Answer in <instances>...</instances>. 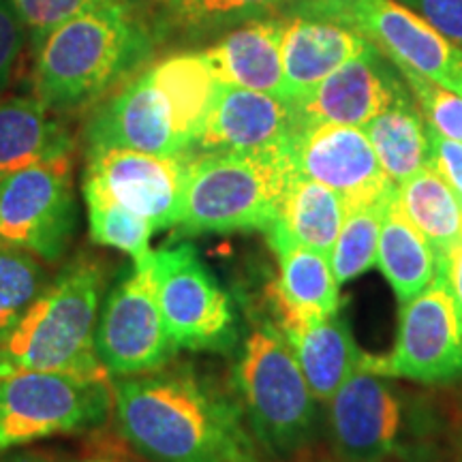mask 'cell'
I'll use <instances>...</instances> for the list:
<instances>
[{"mask_svg":"<svg viewBox=\"0 0 462 462\" xmlns=\"http://www.w3.org/2000/svg\"><path fill=\"white\" fill-rule=\"evenodd\" d=\"M236 390L248 432L265 454L289 458L313 443L317 401L279 326L262 323L248 334Z\"/></svg>","mask_w":462,"mask_h":462,"instance_id":"obj_5","label":"cell"},{"mask_svg":"<svg viewBox=\"0 0 462 462\" xmlns=\"http://www.w3.org/2000/svg\"><path fill=\"white\" fill-rule=\"evenodd\" d=\"M407 90L392 73L377 48L328 75L323 82L293 101L300 129L309 125L366 126Z\"/></svg>","mask_w":462,"mask_h":462,"instance_id":"obj_17","label":"cell"},{"mask_svg":"<svg viewBox=\"0 0 462 462\" xmlns=\"http://www.w3.org/2000/svg\"><path fill=\"white\" fill-rule=\"evenodd\" d=\"M120 437L152 462H257L240 401L198 368L161 366L112 388Z\"/></svg>","mask_w":462,"mask_h":462,"instance_id":"obj_1","label":"cell"},{"mask_svg":"<svg viewBox=\"0 0 462 462\" xmlns=\"http://www.w3.org/2000/svg\"><path fill=\"white\" fill-rule=\"evenodd\" d=\"M346 217L343 198L326 184L293 176L282 195L279 217L265 229L268 238H285L330 255Z\"/></svg>","mask_w":462,"mask_h":462,"instance_id":"obj_23","label":"cell"},{"mask_svg":"<svg viewBox=\"0 0 462 462\" xmlns=\"http://www.w3.org/2000/svg\"><path fill=\"white\" fill-rule=\"evenodd\" d=\"M103 285L99 259L79 255L67 263L0 345V377L20 371L109 377L95 354Z\"/></svg>","mask_w":462,"mask_h":462,"instance_id":"obj_3","label":"cell"},{"mask_svg":"<svg viewBox=\"0 0 462 462\" xmlns=\"http://www.w3.org/2000/svg\"><path fill=\"white\" fill-rule=\"evenodd\" d=\"M17 17L39 48L48 34L73 17L120 5L118 0H11Z\"/></svg>","mask_w":462,"mask_h":462,"instance_id":"obj_33","label":"cell"},{"mask_svg":"<svg viewBox=\"0 0 462 462\" xmlns=\"http://www.w3.org/2000/svg\"><path fill=\"white\" fill-rule=\"evenodd\" d=\"M45 285L48 273L37 257L17 248L0 246V345Z\"/></svg>","mask_w":462,"mask_h":462,"instance_id":"obj_31","label":"cell"},{"mask_svg":"<svg viewBox=\"0 0 462 462\" xmlns=\"http://www.w3.org/2000/svg\"><path fill=\"white\" fill-rule=\"evenodd\" d=\"M293 176L291 150L204 152L187 159L176 227L182 234L265 231L279 217Z\"/></svg>","mask_w":462,"mask_h":462,"instance_id":"obj_4","label":"cell"},{"mask_svg":"<svg viewBox=\"0 0 462 462\" xmlns=\"http://www.w3.org/2000/svg\"><path fill=\"white\" fill-rule=\"evenodd\" d=\"M392 199H394V195L373 206L346 212L345 223L330 253L332 273L338 285L357 279L377 263L381 227H383L385 212H388Z\"/></svg>","mask_w":462,"mask_h":462,"instance_id":"obj_30","label":"cell"},{"mask_svg":"<svg viewBox=\"0 0 462 462\" xmlns=\"http://www.w3.org/2000/svg\"><path fill=\"white\" fill-rule=\"evenodd\" d=\"M150 51V32L125 5L78 15L37 48L34 97L51 112L79 109L129 78Z\"/></svg>","mask_w":462,"mask_h":462,"instance_id":"obj_2","label":"cell"},{"mask_svg":"<svg viewBox=\"0 0 462 462\" xmlns=\"http://www.w3.org/2000/svg\"><path fill=\"white\" fill-rule=\"evenodd\" d=\"M430 140V165L449 182L462 199V142L443 137L429 125Z\"/></svg>","mask_w":462,"mask_h":462,"instance_id":"obj_36","label":"cell"},{"mask_svg":"<svg viewBox=\"0 0 462 462\" xmlns=\"http://www.w3.org/2000/svg\"><path fill=\"white\" fill-rule=\"evenodd\" d=\"M114 407L107 377L20 371L0 377V452L99 429Z\"/></svg>","mask_w":462,"mask_h":462,"instance_id":"obj_6","label":"cell"},{"mask_svg":"<svg viewBox=\"0 0 462 462\" xmlns=\"http://www.w3.org/2000/svg\"><path fill=\"white\" fill-rule=\"evenodd\" d=\"M118 3H120V5H125V7H131V5H133V3H137V0H118Z\"/></svg>","mask_w":462,"mask_h":462,"instance_id":"obj_40","label":"cell"},{"mask_svg":"<svg viewBox=\"0 0 462 462\" xmlns=\"http://www.w3.org/2000/svg\"><path fill=\"white\" fill-rule=\"evenodd\" d=\"M362 129L373 143L385 176L396 187L430 165L429 125L407 90Z\"/></svg>","mask_w":462,"mask_h":462,"instance_id":"obj_24","label":"cell"},{"mask_svg":"<svg viewBox=\"0 0 462 462\" xmlns=\"http://www.w3.org/2000/svg\"><path fill=\"white\" fill-rule=\"evenodd\" d=\"M296 0H154L161 31L206 34L227 26H240Z\"/></svg>","mask_w":462,"mask_h":462,"instance_id":"obj_28","label":"cell"},{"mask_svg":"<svg viewBox=\"0 0 462 462\" xmlns=\"http://www.w3.org/2000/svg\"><path fill=\"white\" fill-rule=\"evenodd\" d=\"M146 71L170 99L178 131L189 148H193L218 86L206 56L189 51L173 54L154 62Z\"/></svg>","mask_w":462,"mask_h":462,"instance_id":"obj_27","label":"cell"},{"mask_svg":"<svg viewBox=\"0 0 462 462\" xmlns=\"http://www.w3.org/2000/svg\"><path fill=\"white\" fill-rule=\"evenodd\" d=\"M84 199L88 208V231L92 242L99 246H109L123 251L133 259V263H146L150 251V236L154 234L152 225L146 218L131 212L118 204L106 189L84 178Z\"/></svg>","mask_w":462,"mask_h":462,"instance_id":"obj_29","label":"cell"},{"mask_svg":"<svg viewBox=\"0 0 462 462\" xmlns=\"http://www.w3.org/2000/svg\"><path fill=\"white\" fill-rule=\"evenodd\" d=\"M291 165L296 176L337 190L346 212L390 199L396 193V184L385 176L360 126H302L291 143Z\"/></svg>","mask_w":462,"mask_h":462,"instance_id":"obj_12","label":"cell"},{"mask_svg":"<svg viewBox=\"0 0 462 462\" xmlns=\"http://www.w3.org/2000/svg\"><path fill=\"white\" fill-rule=\"evenodd\" d=\"M429 22L437 32L462 45V0H396Z\"/></svg>","mask_w":462,"mask_h":462,"instance_id":"obj_35","label":"cell"},{"mask_svg":"<svg viewBox=\"0 0 462 462\" xmlns=\"http://www.w3.org/2000/svg\"><path fill=\"white\" fill-rule=\"evenodd\" d=\"M26 28L11 0H0V90L7 88L20 65L26 43Z\"/></svg>","mask_w":462,"mask_h":462,"instance_id":"obj_34","label":"cell"},{"mask_svg":"<svg viewBox=\"0 0 462 462\" xmlns=\"http://www.w3.org/2000/svg\"><path fill=\"white\" fill-rule=\"evenodd\" d=\"M152 274L165 330L176 349L229 351L238 340L227 291L193 245L152 251Z\"/></svg>","mask_w":462,"mask_h":462,"instance_id":"obj_9","label":"cell"},{"mask_svg":"<svg viewBox=\"0 0 462 462\" xmlns=\"http://www.w3.org/2000/svg\"><path fill=\"white\" fill-rule=\"evenodd\" d=\"M176 351L159 309L150 255L146 263L133 265L106 298L97 321L95 354L107 374L131 377L165 366Z\"/></svg>","mask_w":462,"mask_h":462,"instance_id":"obj_10","label":"cell"},{"mask_svg":"<svg viewBox=\"0 0 462 462\" xmlns=\"http://www.w3.org/2000/svg\"><path fill=\"white\" fill-rule=\"evenodd\" d=\"M398 208L437 253V263L460 242L462 199L432 165L396 187Z\"/></svg>","mask_w":462,"mask_h":462,"instance_id":"obj_25","label":"cell"},{"mask_svg":"<svg viewBox=\"0 0 462 462\" xmlns=\"http://www.w3.org/2000/svg\"><path fill=\"white\" fill-rule=\"evenodd\" d=\"M0 462H58V460L50 458V456H42V454H17V456H11V458H5Z\"/></svg>","mask_w":462,"mask_h":462,"instance_id":"obj_38","label":"cell"},{"mask_svg":"<svg viewBox=\"0 0 462 462\" xmlns=\"http://www.w3.org/2000/svg\"><path fill=\"white\" fill-rule=\"evenodd\" d=\"M71 150L69 126L39 97L0 95V178Z\"/></svg>","mask_w":462,"mask_h":462,"instance_id":"obj_21","label":"cell"},{"mask_svg":"<svg viewBox=\"0 0 462 462\" xmlns=\"http://www.w3.org/2000/svg\"><path fill=\"white\" fill-rule=\"evenodd\" d=\"M293 15L332 22L371 42L398 69L462 95V48L396 0H296Z\"/></svg>","mask_w":462,"mask_h":462,"instance_id":"obj_7","label":"cell"},{"mask_svg":"<svg viewBox=\"0 0 462 462\" xmlns=\"http://www.w3.org/2000/svg\"><path fill=\"white\" fill-rule=\"evenodd\" d=\"M437 274L446 281L449 296H452L456 319H458L462 337V240L437 263Z\"/></svg>","mask_w":462,"mask_h":462,"instance_id":"obj_37","label":"cell"},{"mask_svg":"<svg viewBox=\"0 0 462 462\" xmlns=\"http://www.w3.org/2000/svg\"><path fill=\"white\" fill-rule=\"evenodd\" d=\"M86 142L88 150L126 148L159 157H182L190 150L178 131L170 99L148 71L126 79L97 109L86 129Z\"/></svg>","mask_w":462,"mask_h":462,"instance_id":"obj_15","label":"cell"},{"mask_svg":"<svg viewBox=\"0 0 462 462\" xmlns=\"http://www.w3.org/2000/svg\"><path fill=\"white\" fill-rule=\"evenodd\" d=\"M75 227L71 157L43 161L0 178V246L56 263L65 257Z\"/></svg>","mask_w":462,"mask_h":462,"instance_id":"obj_8","label":"cell"},{"mask_svg":"<svg viewBox=\"0 0 462 462\" xmlns=\"http://www.w3.org/2000/svg\"><path fill=\"white\" fill-rule=\"evenodd\" d=\"M398 71L411 86L421 114L429 120L432 129L441 133L448 140L462 142V95L443 88V86L432 82L426 75L413 71V69L401 67Z\"/></svg>","mask_w":462,"mask_h":462,"instance_id":"obj_32","label":"cell"},{"mask_svg":"<svg viewBox=\"0 0 462 462\" xmlns=\"http://www.w3.org/2000/svg\"><path fill=\"white\" fill-rule=\"evenodd\" d=\"M187 159V154L159 157L126 148L88 150L84 178L99 184L118 204L159 231L178 223Z\"/></svg>","mask_w":462,"mask_h":462,"instance_id":"obj_14","label":"cell"},{"mask_svg":"<svg viewBox=\"0 0 462 462\" xmlns=\"http://www.w3.org/2000/svg\"><path fill=\"white\" fill-rule=\"evenodd\" d=\"M460 240H462V229H460Z\"/></svg>","mask_w":462,"mask_h":462,"instance_id":"obj_42","label":"cell"},{"mask_svg":"<svg viewBox=\"0 0 462 462\" xmlns=\"http://www.w3.org/2000/svg\"><path fill=\"white\" fill-rule=\"evenodd\" d=\"M458 421H460V429H462V402H460V409H458Z\"/></svg>","mask_w":462,"mask_h":462,"instance_id":"obj_41","label":"cell"},{"mask_svg":"<svg viewBox=\"0 0 462 462\" xmlns=\"http://www.w3.org/2000/svg\"><path fill=\"white\" fill-rule=\"evenodd\" d=\"M279 257L281 276L273 287L276 326L282 334L338 313V282L330 255L285 238H268Z\"/></svg>","mask_w":462,"mask_h":462,"instance_id":"obj_20","label":"cell"},{"mask_svg":"<svg viewBox=\"0 0 462 462\" xmlns=\"http://www.w3.org/2000/svg\"><path fill=\"white\" fill-rule=\"evenodd\" d=\"M285 22V17L274 15L251 20L201 51L217 82L265 92L287 101L281 51Z\"/></svg>","mask_w":462,"mask_h":462,"instance_id":"obj_18","label":"cell"},{"mask_svg":"<svg viewBox=\"0 0 462 462\" xmlns=\"http://www.w3.org/2000/svg\"><path fill=\"white\" fill-rule=\"evenodd\" d=\"M377 265L401 304L418 296L437 279V253L402 215L396 199L390 201L381 227Z\"/></svg>","mask_w":462,"mask_h":462,"instance_id":"obj_26","label":"cell"},{"mask_svg":"<svg viewBox=\"0 0 462 462\" xmlns=\"http://www.w3.org/2000/svg\"><path fill=\"white\" fill-rule=\"evenodd\" d=\"M285 338L317 402H330L366 356L356 345L349 323L338 313L304 323L287 332Z\"/></svg>","mask_w":462,"mask_h":462,"instance_id":"obj_22","label":"cell"},{"mask_svg":"<svg viewBox=\"0 0 462 462\" xmlns=\"http://www.w3.org/2000/svg\"><path fill=\"white\" fill-rule=\"evenodd\" d=\"M82 462H125V460H109V458H92V460H82Z\"/></svg>","mask_w":462,"mask_h":462,"instance_id":"obj_39","label":"cell"},{"mask_svg":"<svg viewBox=\"0 0 462 462\" xmlns=\"http://www.w3.org/2000/svg\"><path fill=\"white\" fill-rule=\"evenodd\" d=\"M300 123L281 97L218 84L195 146L204 152H274L291 150Z\"/></svg>","mask_w":462,"mask_h":462,"instance_id":"obj_16","label":"cell"},{"mask_svg":"<svg viewBox=\"0 0 462 462\" xmlns=\"http://www.w3.org/2000/svg\"><path fill=\"white\" fill-rule=\"evenodd\" d=\"M328 426L345 462H385L401 452L402 401L383 374L360 366L328 402Z\"/></svg>","mask_w":462,"mask_h":462,"instance_id":"obj_13","label":"cell"},{"mask_svg":"<svg viewBox=\"0 0 462 462\" xmlns=\"http://www.w3.org/2000/svg\"><path fill=\"white\" fill-rule=\"evenodd\" d=\"M373 48L371 42L345 26L302 15L287 17L281 45L287 101L302 99L328 75Z\"/></svg>","mask_w":462,"mask_h":462,"instance_id":"obj_19","label":"cell"},{"mask_svg":"<svg viewBox=\"0 0 462 462\" xmlns=\"http://www.w3.org/2000/svg\"><path fill=\"white\" fill-rule=\"evenodd\" d=\"M362 368L385 379L443 383L462 377V337L452 296L437 274L418 296L401 304L398 337L388 356H364Z\"/></svg>","mask_w":462,"mask_h":462,"instance_id":"obj_11","label":"cell"}]
</instances>
